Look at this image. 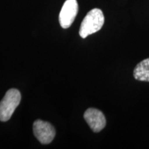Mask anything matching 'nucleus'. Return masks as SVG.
Masks as SVG:
<instances>
[{
    "instance_id": "f03ea898",
    "label": "nucleus",
    "mask_w": 149,
    "mask_h": 149,
    "mask_svg": "<svg viewBox=\"0 0 149 149\" xmlns=\"http://www.w3.org/2000/svg\"><path fill=\"white\" fill-rule=\"evenodd\" d=\"M21 101V94L17 89L7 91L0 102V121L6 122L10 119Z\"/></svg>"
},
{
    "instance_id": "39448f33",
    "label": "nucleus",
    "mask_w": 149,
    "mask_h": 149,
    "mask_svg": "<svg viewBox=\"0 0 149 149\" xmlns=\"http://www.w3.org/2000/svg\"><path fill=\"white\" fill-rule=\"evenodd\" d=\"M84 117L91 130L95 133H99L103 130L107 124L103 113L93 108L87 109L84 114Z\"/></svg>"
},
{
    "instance_id": "423d86ee",
    "label": "nucleus",
    "mask_w": 149,
    "mask_h": 149,
    "mask_svg": "<svg viewBox=\"0 0 149 149\" xmlns=\"http://www.w3.org/2000/svg\"><path fill=\"white\" fill-rule=\"evenodd\" d=\"M133 76L138 81H149V58L137 64L134 69Z\"/></svg>"
},
{
    "instance_id": "7ed1b4c3",
    "label": "nucleus",
    "mask_w": 149,
    "mask_h": 149,
    "mask_svg": "<svg viewBox=\"0 0 149 149\" xmlns=\"http://www.w3.org/2000/svg\"><path fill=\"white\" fill-rule=\"evenodd\" d=\"M33 133L36 138L43 144H48L53 140L55 130L50 123L36 120L33 124Z\"/></svg>"
},
{
    "instance_id": "20e7f679",
    "label": "nucleus",
    "mask_w": 149,
    "mask_h": 149,
    "mask_svg": "<svg viewBox=\"0 0 149 149\" xmlns=\"http://www.w3.org/2000/svg\"><path fill=\"white\" fill-rule=\"evenodd\" d=\"M78 13L77 0H66L59 16V24L63 29H68L73 23Z\"/></svg>"
},
{
    "instance_id": "f257e3e1",
    "label": "nucleus",
    "mask_w": 149,
    "mask_h": 149,
    "mask_svg": "<svg viewBox=\"0 0 149 149\" xmlns=\"http://www.w3.org/2000/svg\"><path fill=\"white\" fill-rule=\"evenodd\" d=\"M104 16L103 12L99 8L89 11L81 22L79 29V35L84 39L88 35L97 33L103 26Z\"/></svg>"
}]
</instances>
